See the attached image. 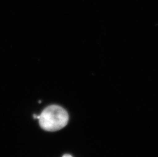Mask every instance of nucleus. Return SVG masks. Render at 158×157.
Segmentation results:
<instances>
[{
    "instance_id": "2",
    "label": "nucleus",
    "mask_w": 158,
    "mask_h": 157,
    "mask_svg": "<svg viewBox=\"0 0 158 157\" xmlns=\"http://www.w3.org/2000/svg\"><path fill=\"white\" fill-rule=\"evenodd\" d=\"M62 157H73L71 155L69 154H65Z\"/></svg>"
},
{
    "instance_id": "1",
    "label": "nucleus",
    "mask_w": 158,
    "mask_h": 157,
    "mask_svg": "<svg viewBox=\"0 0 158 157\" xmlns=\"http://www.w3.org/2000/svg\"><path fill=\"white\" fill-rule=\"evenodd\" d=\"M38 119L42 129L47 131L54 132L67 126L69 121V115L60 106L51 105L43 110Z\"/></svg>"
}]
</instances>
